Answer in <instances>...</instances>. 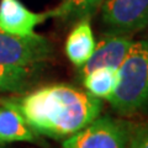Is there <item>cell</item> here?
Masks as SVG:
<instances>
[{
    "label": "cell",
    "instance_id": "9c48e42d",
    "mask_svg": "<svg viewBox=\"0 0 148 148\" xmlns=\"http://www.w3.org/2000/svg\"><path fill=\"white\" fill-rule=\"evenodd\" d=\"M12 142H37V135L17 110L0 104V146Z\"/></svg>",
    "mask_w": 148,
    "mask_h": 148
},
{
    "label": "cell",
    "instance_id": "277c9868",
    "mask_svg": "<svg viewBox=\"0 0 148 148\" xmlns=\"http://www.w3.org/2000/svg\"><path fill=\"white\" fill-rule=\"evenodd\" d=\"M52 56V46L46 37L38 34L16 36L0 29V63L6 66L36 68L48 61Z\"/></svg>",
    "mask_w": 148,
    "mask_h": 148
},
{
    "label": "cell",
    "instance_id": "7a4b0ae2",
    "mask_svg": "<svg viewBox=\"0 0 148 148\" xmlns=\"http://www.w3.org/2000/svg\"><path fill=\"white\" fill-rule=\"evenodd\" d=\"M119 71V84L108 99L122 115L148 109V38L133 41Z\"/></svg>",
    "mask_w": 148,
    "mask_h": 148
},
{
    "label": "cell",
    "instance_id": "30bf717a",
    "mask_svg": "<svg viewBox=\"0 0 148 148\" xmlns=\"http://www.w3.org/2000/svg\"><path fill=\"white\" fill-rule=\"evenodd\" d=\"M84 86L95 98L108 100L115 92L119 84V71L114 68H98L83 77Z\"/></svg>",
    "mask_w": 148,
    "mask_h": 148
},
{
    "label": "cell",
    "instance_id": "4fadbf2b",
    "mask_svg": "<svg viewBox=\"0 0 148 148\" xmlns=\"http://www.w3.org/2000/svg\"><path fill=\"white\" fill-rule=\"evenodd\" d=\"M128 148H148V125L132 128Z\"/></svg>",
    "mask_w": 148,
    "mask_h": 148
},
{
    "label": "cell",
    "instance_id": "52a82bcc",
    "mask_svg": "<svg viewBox=\"0 0 148 148\" xmlns=\"http://www.w3.org/2000/svg\"><path fill=\"white\" fill-rule=\"evenodd\" d=\"M49 17V11L34 12L20 0H0V29L8 34L32 36L36 27Z\"/></svg>",
    "mask_w": 148,
    "mask_h": 148
},
{
    "label": "cell",
    "instance_id": "ba28073f",
    "mask_svg": "<svg viewBox=\"0 0 148 148\" xmlns=\"http://www.w3.org/2000/svg\"><path fill=\"white\" fill-rule=\"evenodd\" d=\"M96 47L90 18L77 21L66 41V54L74 66L80 68L89 61Z\"/></svg>",
    "mask_w": 148,
    "mask_h": 148
},
{
    "label": "cell",
    "instance_id": "8992f818",
    "mask_svg": "<svg viewBox=\"0 0 148 148\" xmlns=\"http://www.w3.org/2000/svg\"><path fill=\"white\" fill-rule=\"evenodd\" d=\"M132 43L133 40L131 35L114 34V32L104 35L99 40V42H96L95 51L89 61L80 67V77L83 78L98 68L109 67L119 69L123 59L126 58Z\"/></svg>",
    "mask_w": 148,
    "mask_h": 148
},
{
    "label": "cell",
    "instance_id": "3957f363",
    "mask_svg": "<svg viewBox=\"0 0 148 148\" xmlns=\"http://www.w3.org/2000/svg\"><path fill=\"white\" fill-rule=\"evenodd\" d=\"M132 127L122 120L98 117L74 135L67 137L62 148H128Z\"/></svg>",
    "mask_w": 148,
    "mask_h": 148
},
{
    "label": "cell",
    "instance_id": "7c38bea8",
    "mask_svg": "<svg viewBox=\"0 0 148 148\" xmlns=\"http://www.w3.org/2000/svg\"><path fill=\"white\" fill-rule=\"evenodd\" d=\"M34 71L35 68L6 66L0 63V92L21 91L25 89Z\"/></svg>",
    "mask_w": 148,
    "mask_h": 148
},
{
    "label": "cell",
    "instance_id": "6da1fadb",
    "mask_svg": "<svg viewBox=\"0 0 148 148\" xmlns=\"http://www.w3.org/2000/svg\"><path fill=\"white\" fill-rule=\"evenodd\" d=\"M24 117L36 135L67 138L100 116L101 101L88 91L66 84L42 86L20 98L0 100Z\"/></svg>",
    "mask_w": 148,
    "mask_h": 148
},
{
    "label": "cell",
    "instance_id": "5b68a950",
    "mask_svg": "<svg viewBox=\"0 0 148 148\" xmlns=\"http://www.w3.org/2000/svg\"><path fill=\"white\" fill-rule=\"evenodd\" d=\"M100 8L109 32L131 35L148 27V0H104Z\"/></svg>",
    "mask_w": 148,
    "mask_h": 148
},
{
    "label": "cell",
    "instance_id": "8fae6325",
    "mask_svg": "<svg viewBox=\"0 0 148 148\" xmlns=\"http://www.w3.org/2000/svg\"><path fill=\"white\" fill-rule=\"evenodd\" d=\"M104 0H62L57 6L49 10L51 17L63 22H77L85 17H91L98 11Z\"/></svg>",
    "mask_w": 148,
    "mask_h": 148
}]
</instances>
